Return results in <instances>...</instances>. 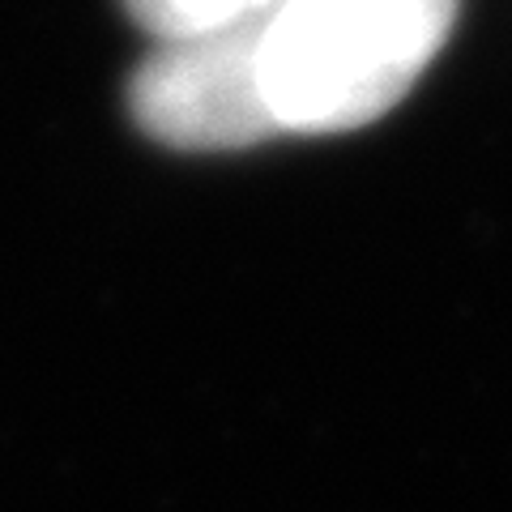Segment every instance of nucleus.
<instances>
[{
	"label": "nucleus",
	"instance_id": "1",
	"mask_svg": "<svg viewBox=\"0 0 512 512\" xmlns=\"http://www.w3.org/2000/svg\"><path fill=\"white\" fill-rule=\"evenodd\" d=\"M457 0H282L261 35V86L278 128L372 124L444 47Z\"/></svg>",
	"mask_w": 512,
	"mask_h": 512
},
{
	"label": "nucleus",
	"instance_id": "2",
	"mask_svg": "<svg viewBox=\"0 0 512 512\" xmlns=\"http://www.w3.org/2000/svg\"><path fill=\"white\" fill-rule=\"evenodd\" d=\"M265 22L167 39L133 77L137 124L175 150H239L269 137L278 120L261 86Z\"/></svg>",
	"mask_w": 512,
	"mask_h": 512
},
{
	"label": "nucleus",
	"instance_id": "3",
	"mask_svg": "<svg viewBox=\"0 0 512 512\" xmlns=\"http://www.w3.org/2000/svg\"><path fill=\"white\" fill-rule=\"evenodd\" d=\"M124 5L141 26L167 43V39H192V35L265 22L282 0H124Z\"/></svg>",
	"mask_w": 512,
	"mask_h": 512
}]
</instances>
